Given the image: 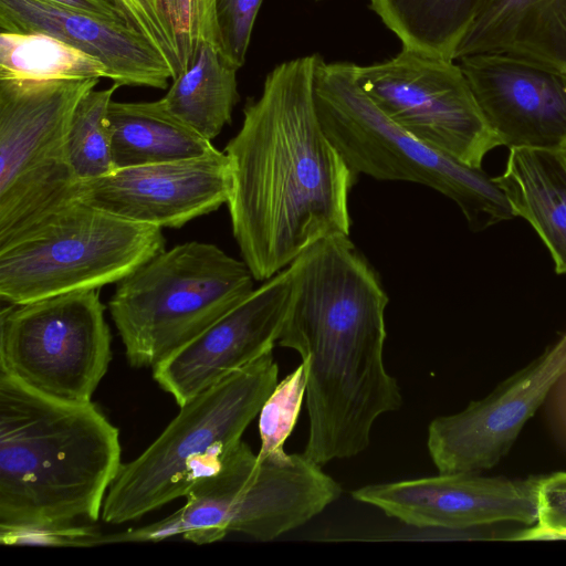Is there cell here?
I'll return each instance as SVG.
<instances>
[{
  "mask_svg": "<svg viewBox=\"0 0 566 566\" xmlns=\"http://www.w3.org/2000/svg\"><path fill=\"white\" fill-rule=\"evenodd\" d=\"M289 268L254 289L191 342L153 368V377L179 407L273 350L287 313Z\"/></svg>",
  "mask_w": 566,
  "mask_h": 566,
  "instance_id": "2e32d148",
  "label": "cell"
},
{
  "mask_svg": "<svg viewBox=\"0 0 566 566\" xmlns=\"http://www.w3.org/2000/svg\"><path fill=\"white\" fill-rule=\"evenodd\" d=\"M253 282L243 260L208 242H184L144 262L108 301L129 365L154 368L242 303Z\"/></svg>",
  "mask_w": 566,
  "mask_h": 566,
  "instance_id": "8992f818",
  "label": "cell"
},
{
  "mask_svg": "<svg viewBox=\"0 0 566 566\" xmlns=\"http://www.w3.org/2000/svg\"><path fill=\"white\" fill-rule=\"evenodd\" d=\"M108 78L96 57L43 32L0 31V78L61 81Z\"/></svg>",
  "mask_w": 566,
  "mask_h": 566,
  "instance_id": "603a6c76",
  "label": "cell"
},
{
  "mask_svg": "<svg viewBox=\"0 0 566 566\" xmlns=\"http://www.w3.org/2000/svg\"><path fill=\"white\" fill-rule=\"evenodd\" d=\"M538 480L439 472L364 485L352 496L412 527L461 532L503 522L531 526L537 516Z\"/></svg>",
  "mask_w": 566,
  "mask_h": 566,
  "instance_id": "4fadbf2b",
  "label": "cell"
},
{
  "mask_svg": "<svg viewBox=\"0 0 566 566\" xmlns=\"http://www.w3.org/2000/svg\"><path fill=\"white\" fill-rule=\"evenodd\" d=\"M489 1L369 0L403 49L450 61H455L460 42Z\"/></svg>",
  "mask_w": 566,
  "mask_h": 566,
  "instance_id": "7402d4cb",
  "label": "cell"
},
{
  "mask_svg": "<svg viewBox=\"0 0 566 566\" xmlns=\"http://www.w3.org/2000/svg\"><path fill=\"white\" fill-rule=\"evenodd\" d=\"M342 493L340 484L303 453L262 458L240 440L190 486L178 511L149 525L104 535V545L175 536L208 544L229 533L273 541L306 524Z\"/></svg>",
  "mask_w": 566,
  "mask_h": 566,
  "instance_id": "277c9868",
  "label": "cell"
},
{
  "mask_svg": "<svg viewBox=\"0 0 566 566\" xmlns=\"http://www.w3.org/2000/svg\"><path fill=\"white\" fill-rule=\"evenodd\" d=\"M306 367L303 363L283 378L264 401L259 412V433L262 458L283 455L284 442L298 418L306 392Z\"/></svg>",
  "mask_w": 566,
  "mask_h": 566,
  "instance_id": "d4e9b609",
  "label": "cell"
},
{
  "mask_svg": "<svg viewBox=\"0 0 566 566\" xmlns=\"http://www.w3.org/2000/svg\"><path fill=\"white\" fill-rule=\"evenodd\" d=\"M111 342L99 290L8 304L0 312V373L53 399L91 402Z\"/></svg>",
  "mask_w": 566,
  "mask_h": 566,
  "instance_id": "30bf717a",
  "label": "cell"
},
{
  "mask_svg": "<svg viewBox=\"0 0 566 566\" xmlns=\"http://www.w3.org/2000/svg\"><path fill=\"white\" fill-rule=\"evenodd\" d=\"M566 371V332L539 356L462 411L434 418L427 447L440 473L494 467Z\"/></svg>",
  "mask_w": 566,
  "mask_h": 566,
  "instance_id": "7c38bea8",
  "label": "cell"
},
{
  "mask_svg": "<svg viewBox=\"0 0 566 566\" xmlns=\"http://www.w3.org/2000/svg\"><path fill=\"white\" fill-rule=\"evenodd\" d=\"M129 28L144 35L170 65L174 78L180 73L175 42L164 23L156 0H112Z\"/></svg>",
  "mask_w": 566,
  "mask_h": 566,
  "instance_id": "f1b7e54d",
  "label": "cell"
},
{
  "mask_svg": "<svg viewBox=\"0 0 566 566\" xmlns=\"http://www.w3.org/2000/svg\"><path fill=\"white\" fill-rule=\"evenodd\" d=\"M291 292L277 345L306 367L308 437L324 465L365 451L376 420L401 407L384 361L388 296L349 235L323 238L289 266Z\"/></svg>",
  "mask_w": 566,
  "mask_h": 566,
  "instance_id": "7a4b0ae2",
  "label": "cell"
},
{
  "mask_svg": "<svg viewBox=\"0 0 566 566\" xmlns=\"http://www.w3.org/2000/svg\"><path fill=\"white\" fill-rule=\"evenodd\" d=\"M356 67L319 56L314 98L324 132L357 177L430 187L454 201L475 231L515 217L482 168L430 147L388 118L360 87Z\"/></svg>",
  "mask_w": 566,
  "mask_h": 566,
  "instance_id": "5b68a950",
  "label": "cell"
},
{
  "mask_svg": "<svg viewBox=\"0 0 566 566\" xmlns=\"http://www.w3.org/2000/svg\"><path fill=\"white\" fill-rule=\"evenodd\" d=\"M457 61L502 146L566 148V71L507 52Z\"/></svg>",
  "mask_w": 566,
  "mask_h": 566,
  "instance_id": "9a60e30c",
  "label": "cell"
},
{
  "mask_svg": "<svg viewBox=\"0 0 566 566\" xmlns=\"http://www.w3.org/2000/svg\"><path fill=\"white\" fill-rule=\"evenodd\" d=\"M551 424L566 440V371L552 387L546 400Z\"/></svg>",
  "mask_w": 566,
  "mask_h": 566,
  "instance_id": "1f68e13d",
  "label": "cell"
},
{
  "mask_svg": "<svg viewBox=\"0 0 566 566\" xmlns=\"http://www.w3.org/2000/svg\"><path fill=\"white\" fill-rule=\"evenodd\" d=\"M118 429L0 373V528L92 524L120 467Z\"/></svg>",
  "mask_w": 566,
  "mask_h": 566,
  "instance_id": "3957f363",
  "label": "cell"
},
{
  "mask_svg": "<svg viewBox=\"0 0 566 566\" xmlns=\"http://www.w3.org/2000/svg\"><path fill=\"white\" fill-rule=\"evenodd\" d=\"M99 78H0V245L77 198L66 136L80 99Z\"/></svg>",
  "mask_w": 566,
  "mask_h": 566,
  "instance_id": "9c48e42d",
  "label": "cell"
},
{
  "mask_svg": "<svg viewBox=\"0 0 566 566\" xmlns=\"http://www.w3.org/2000/svg\"><path fill=\"white\" fill-rule=\"evenodd\" d=\"M116 169L211 154L212 142L176 117L163 99L112 101L108 107Z\"/></svg>",
  "mask_w": 566,
  "mask_h": 566,
  "instance_id": "ffe728a7",
  "label": "cell"
},
{
  "mask_svg": "<svg viewBox=\"0 0 566 566\" xmlns=\"http://www.w3.org/2000/svg\"><path fill=\"white\" fill-rule=\"evenodd\" d=\"M231 167L224 151L116 169L77 185L81 201L123 219L181 228L228 203Z\"/></svg>",
  "mask_w": 566,
  "mask_h": 566,
  "instance_id": "5bb4252c",
  "label": "cell"
},
{
  "mask_svg": "<svg viewBox=\"0 0 566 566\" xmlns=\"http://www.w3.org/2000/svg\"><path fill=\"white\" fill-rule=\"evenodd\" d=\"M119 87L93 88L77 103L67 129L66 154L78 182L104 177L116 170L112 153L108 107Z\"/></svg>",
  "mask_w": 566,
  "mask_h": 566,
  "instance_id": "cb8c5ba5",
  "label": "cell"
},
{
  "mask_svg": "<svg viewBox=\"0 0 566 566\" xmlns=\"http://www.w3.org/2000/svg\"><path fill=\"white\" fill-rule=\"evenodd\" d=\"M237 71L216 43L200 40L161 99L176 117L212 142L232 120L239 101Z\"/></svg>",
  "mask_w": 566,
  "mask_h": 566,
  "instance_id": "44dd1931",
  "label": "cell"
},
{
  "mask_svg": "<svg viewBox=\"0 0 566 566\" xmlns=\"http://www.w3.org/2000/svg\"><path fill=\"white\" fill-rule=\"evenodd\" d=\"M263 0H213L217 45L235 69L244 62L253 25Z\"/></svg>",
  "mask_w": 566,
  "mask_h": 566,
  "instance_id": "4316f807",
  "label": "cell"
},
{
  "mask_svg": "<svg viewBox=\"0 0 566 566\" xmlns=\"http://www.w3.org/2000/svg\"><path fill=\"white\" fill-rule=\"evenodd\" d=\"M156 4L175 42L181 73L200 40L217 44L213 0H156Z\"/></svg>",
  "mask_w": 566,
  "mask_h": 566,
  "instance_id": "484cf974",
  "label": "cell"
},
{
  "mask_svg": "<svg viewBox=\"0 0 566 566\" xmlns=\"http://www.w3.org/2000/svg\"><path fill=\"white\" fill-rule=\"evenodd\" d=\"M493 179L515 217L536 230L556 273H566V164L560 150L510 148L503 174Z\"/></svg>",
  "mask_w": 566,
  "mask_h": 566,
  "instance_id": "d6986e66",
  "label": "cell"
},
{
  "mask_svg": "<svg viewBox=\"0 0 566 566\" xmlns=\"http://www.w3.org/2000/svg\"><path fill=\"white\" fill-rule=\"evenodd\" d=\"M103 539L104 534L91 524L0 528V542L3 545L92 547L104 545Z\"/></svg>",
  "mask_w": 566,
  "mask_h": 566,
  "instance_id": "f546056e",
  "label": "cell"
},
{
  "mask_svg": "<svg viewBox=\"0 0 566 566\" xmlns=\"http://www.w3.org/2000/svg\"><path fill=\"white\" fill-rule=\"evenodd\" d=\"M54 4L115 22L126 23L125 17L112 0H46ZM128 25V24H127Z\"/></svg>",
  "mask_w": 566,
  "mask_h": 566,
  "instance_id": "4dcf8cb0",
  "label": "cell"
},
{
  "mask_svg": "<svg viewBox=\"0 0 566 566\" xmlns=\"http://www.w3.org/2000/svg\"><path fill=\"white\" fill-rule=\"evenodd\" d=\"M512 538L566 539V472L539 478L536 521Z\"/></svg>",
  "mask_w": 566,
  "mask_h": 566,
  "instance_id": "83f0119b",
  "label": "cell"
},
{
  "mask_svg": "<svg viewBox=\"0 0 566 566\" xmlns=\"http://www.w3.org/2000/svg\"><path fill=\"white\" fill-rule=\"evenodd\" d=\"M490 51L566 71V0H490L460 42L454 60Z\"/></svg>",
  "mask_w": 566,
  "mask_h": 566,
  "instance_id": "ac0fdd59",
  "label": "cell"
},
{
  "mask_svg": "<svg viewBox=\"0 0 566 566\" xmlns=\"http://www.w3.org/2000/svg\"><path fill=\"white\" fill-rule=\"evenodd\" d=\"M559 150H560L562 157H563V159H564V161L566 164V148L559 149Z\"/></svg>",
  "mask_w": 566,
  "mask_h": 566,
  "instance_id": "d6a6232c",
  "label": "cell"
},
{
  "mask_svg": "<svg viewBox=\"0 0 566 566\" xmlns=\"http://www.w3.org/2000/svg\"><path fill=\"white\" fill-rule=\"evenodd\" d=\"M165 245L163 229L74 198L0 245V300L19 304L99 290L119 282Z\"/></svg>",
  "mask_w": 566,
  "mask_h": 566,
  "instance_id": "ba28073f",
  "label": "cell"
},
{
  "mask_svg": "<svg viewBox=\"0 0 566 566\" xmlns=\"http://www.w3.org/2000/svg\"><path fill=\"white\" fill-rule=\"evenodd\" d=\"M319 54L276 65L243 108L227 143L232 188L227 203L241 258L255 281L286 269L316 241L349 235L357 176L323 129L314 98Z\"/></svg>",
  "mask_w": 566,
  "mask_h": 566,
  "instance_id": "6da1fadb",
  "label": "cell"
},
{
  "mask_svg": "<svg viewBox=\"0 0 566 566\" xmlns=\"http://www.w3.org/2000/svg\"><path fill=\"white\" fill-rule=\"evenodd\" d=\"M0 31L43 32L98 59L119 86L165 90L174 78L165 57L126 23L109 21L46 0H0Z\"/></svg>",
  "mask_w": 566,
  "mask_h": 566,
  "instance_id": "e0dca14e",
  "label": "cell"
},
{
  "mask_svg": "<svg viewBox=\"0 0 566 566\" xmlns=\"http://www.w3.org/2000/svg\"><path fill=\"white\" fill-rule=\"evenodd\" d=\"M357 81L380 111L430 147L481 168L502 146L454 61L403 49L390 60L356 67Z\"/></svg>",
  "mask_w": 566,
  "mask_h": 566,
  "instance_id": "8fae6325",
  "label": "cell"
},
{
  "mask_svg": "<svg viewBox=\"0 0 566 566\" xmlns=\"http://www.w3.org/2000/svg\"><path fill=\"white\" fill-rule=\"evenodd\" d=\"M277 375L271 352L181 406L139 457L122 464L105 496L103 521L123 524L185 496L241 440Z\"/></svg>",
  "mask_w": 566,
  "mask_h": 566,
  "instance_id": "52a82bcc",
  "label": "cell"
}]
</instances>
